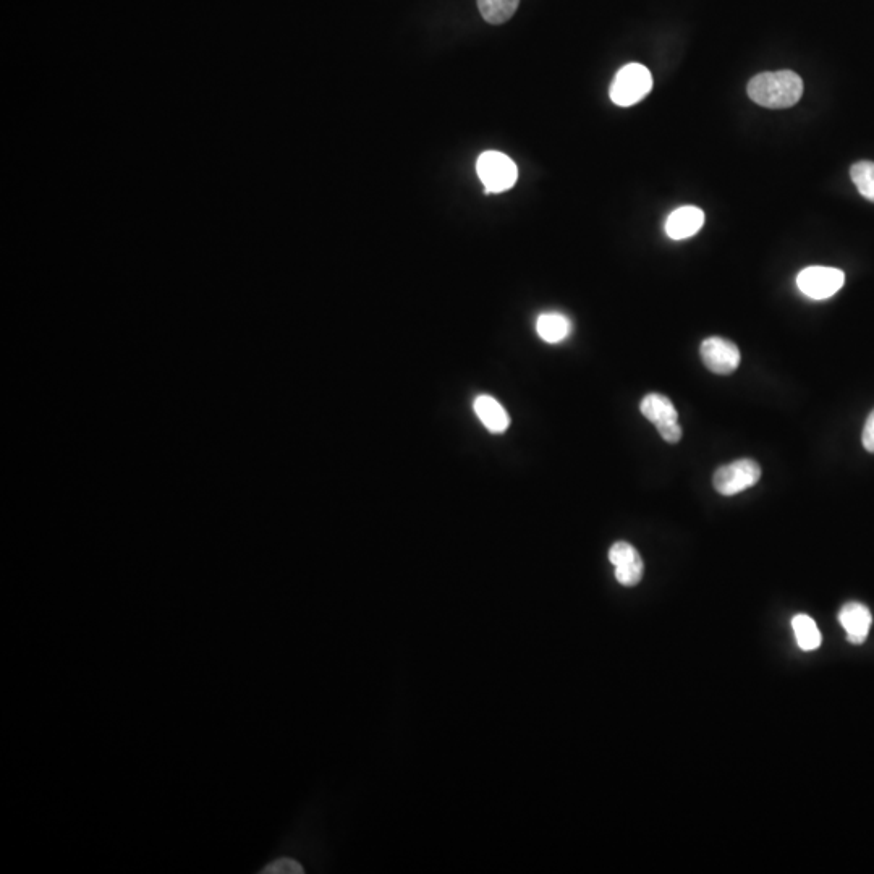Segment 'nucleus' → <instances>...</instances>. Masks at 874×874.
Wrapping results in <instances>:
<instances>
[{"label": "nucleus", "mask_w": 874, "mask_h": 874, "mask_svg": "<svg viewBox=\"0 0 874 874\" xmlns=\"http://www.w3.org/2000/svg\"><path fill=\"white\" fill-rule=\"evenodd\" d=\"M570 324L569 318H565L561 313H544L538 318L536 323V331L538 336L548 342V344H561L569 337Z\"/></svg>", "instance_id": "nucleus-12"}, {"label": "nucleus", "mask_w": 874, "mask_h": 874, "mask_svg": "<svg viewBox=\"0 0 874 874\" xmlns=\"http://www.w3.org/2000/svg\"><path fill=\"white\" fill-rule=\"evenodd\" d=\"M609 561L616 567L617 582L622 586H637L645 573V564L640 552L632 544L617 541L609 549Z\"/></svg>", "instance_id": "nucleus-7"}, {"label": "nucleus", "mask_w": 874, "mask_h": 874, "mask_svg": "<svg viewBox=\"0 0 874 874\" xmlns=\"http://www.w3.org/2000/svg\"><path fill=\"white\" fill-rule=\"evenodd\" d=\"M850 179L865 200L874 203V162L860 161L850 169Z\"/></svg>", "instance_id": "nucleus-15"}, {"label": "nucleus", "mask_w": 874, "mask_h": 874, "mask_svg": "<svg viewBox=\"0 0 874 874\" xmlns=\"http://www.w3.org/2000/svg\"><path fill=\"white\" fill-rule=\"evenodd\" d=\"M658 433L661 434L662 439H664L667 444H677V442H680V439H682V428H680L679 423L667 426V428L661 429Z\"/></svg>", "instance_id": "nucleus-18"}, {"label": "nucleus", "mask_w": 874, "mask_h": 874, "mask_svg": "<svg viewBox=\"0 0 874 874\" xmlns=\"http://www.w3.org/2000/svg\"><path fill=\"white\" fill-rule=\"evenodd\" d=\"M520 0H478L481 15L491 25L509 22L517 12Z\"/></svg>", "instance_id": "nucleus-14"}, {"label": "nucleus", "mask_w": 874, "mask_h": 874, "mask_svg": "<svg viewBox=\"0 0 874 874\" xmlns=\"http://www.w3.org/2000/svg\"><path fill=\"white\" fill-rule=\"evenodd\" d=\"M476 172L483 182L484 193H502L510 190L517 183L518 169L509 156L499 151H486L476 162Z\"/></svg>", "instance_id": "nucleus-3"}, {"label": "nucleus", "mask_w": 874, "mask_h": 874, "mask_svg": "<svg viewBox=\"0 0 874 874\" xmlns=\"http://www.w3.org/2000/svg\"><path fill=\"white\" fill-rule=\"evenodd\" d=\"M839 622L853 645H862L868 638L873 616L865 604L847 603L839 612Z\"/></svg>", "instance_id": "nucleus-8"}, {"label": "nucleus", "mask_w": 874, "mask_h": 874, "mask_svg": "<svg viewBox=\"0 0 874 874\" xmlns=\"http://www.w3.org/2000/svg\"><path fill=\"white\" fill-rule=\"evenodd\" d=\"M845 274L841 269L810 266L797 276V285L803 295L813 300H826L844 287Z\"/></svg>", "instance_id": "nucleus-5"}, {"label": "nucleus", "mask_w": 874, "mask_h": 874, "mask_svg": "<svg viewBox=\"0 0 874 874\" xmlns=\"http://www.w3.org/2000/svg\"><path fill=\"white\" fill-rule=\"evenodd\" d=\"M747 90L751 101L766 109H789L802 99L803 81L790 70L766 72L756 75Z\"/></svg>", "instance_id": "nucleus-1"}, {"label": "nucleus", "mask_w": 874, "mask_h": 874, "mask_svg": "<svg viewBox=\"0 0 874 874\" xmlns=\"http://www.w3.org/2000/svg\"><path fill=\"white\" fill-rule=\"evenodd\" d=\"M701 360L711 373L726 374L734 373L740 366V350L734 342L724 337H708L703 340L700 347Z\"/></svg>", "instance_id": "nucleus-6"}, {"label": "nucleus", "mask_w": 874, "mask_h": 874, "mask_svg": "<svg viewBox=\"0 0 874 874\" xmlns=\"http://www.w3.org/2000/svg\"><path fill=\"white\" fill-rule=\"evenodd\" d=\"M705 224V213L695 206H684L675 209L671 216L667 217L666 234L672 240H687L700 232Z\"/></svg>", "instance_id": "nucleus-9"}, {"label": "nucleus", "mask_w": 874, "mask_h": 874, "mask_svg": "<svg viewBox=\"0 0 874 874\" xmlns=\"http://www.w3.org/2000/svg\"><path fill=\"white\" fill-rule=\"evenodd\" d=\"M475 413L489 433L502 434L510 425V418L502 407L491 395H478L473 404Z\"/></svg>", "instance_id": "nucleus-11"}, {"label": "nucleus", "mask_w": 874, "mask_h": 874, "mask_svg": "<svg viewBox=\"0 0 874 874\" xmlns=\"http://www.w3.org/2000/svg\"><path fill=\"white\" fill-rule=\"evenodd\" d=\"M653 90V77L645 65L628 64L620 68L612 81L611 99L620 107H630L646 98Z\"/></svg>", "instance_id": "nucleus-2"}, {"label": "nucleus", "mask_w": 874, "mask_h": 874, "mask_svg": "<svg viewBox=\"0 0 874 874\" xmlns=\"http://www.w3.org/2000/svg\"><path fill=\"white\" fill-rule=\"evenodd\" d=\"M792 628H794L795 640L802 651L818 650L823 637L819 632L818 625L815 620L811 619L807 614H798L792 619Z\"/></svg>", "instance_id": "nucleus-13"}, {"label": "nucleus", "mask_w": 874, "mask_h": 874, "mask_svg": "<svg viewBox=\"0 0 874 874\" xmlns=\"http://www.w3.org/2000/svg\"><path fill=\"white\" fill-rule=\"evenodd\" d=\"M760 480V463L753 459H740L719 467L713 476V486L721 496H735L753 488Z\"/></svg>", "instance_id": "nucleus-4"}, {"label": "nucleus", "mask_w": 874, "mask_h": 874, "mask_svg": "<svg viewBox=\"0 0 874 874\" xmlns=\"http://www.w3.org/2000/svg\"><path fill=\"white\" fill-rule=\"evenodd\" d=\"M261 873L266 874H302L303 868L300 863L295 862L292 858H279L276 862L266 866Z\"/></svg>", "instance_id": "nucleus-16"}, {"label": "nucleus", "mask_w": 874, "mask_h": 874, "mask_svg": "<svg viewBox=\"0 0 874 874\" xmlns=\"http://www.w3.org/2000/svg\"><path fill=\"white\" fill-rule=\"evenodd\" d=\"M640 412L641 415L645 416L646 420L651 421L656 426L658 431L679 423V413L675 410L671 399H667L666 395H645L643 400H641Z\"/></svg>", "instance_id": "nucleus-10"}, {"label": "nucleus", "mask_w": 874, "mask_h": 874, "mask_svg": "<svg viewBox=\"0 0 874 874\" xmlns=\"http://www.w3.org/2000/svg\"><path fill=\"white\" fill-rule=\"evenodd\" d=\"M862 442L863 447H865L870 454H874V410L870 413V416L866 418L865 426H863Z\"/></svg>", "instance_id": "nucleus-17"}]
</instances>
